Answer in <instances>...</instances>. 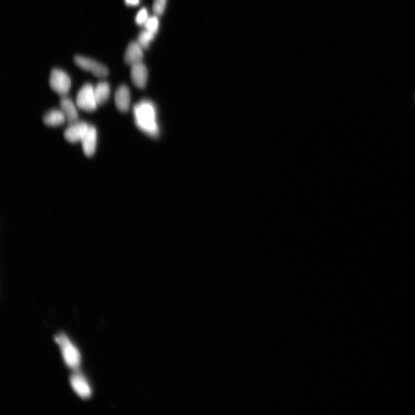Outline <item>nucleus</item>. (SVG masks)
Wrapping results in <instances>:
<instances>
[{"instance_id": "1", "label": "nucleus", "mask_w": 415, "mask_h": 415, "mask_svg": "<svg viewBox=\"0 0 415 415\" xmlns=\"http://www.w3.org/2000/svg\"><path fill=\"white\" fill-rule=\"evenodd\" d=\"M135 123L146 134L157 138L159 133L157 123V112L153 103L143 100L136 105L133 109Z\"/></svg>"}, {"instance_id": "2", "label": "nucleus", "mask_w": 415, "mask_h": 415, "mask_svg": "<svg viewBox=\"0 0 415 415\" xmlns=\"http://www.w3.org/2000/svg\"><path fill=\"white\" fill-rule=\"evenodd\" d=\"M60 346L65 363L72 370H77L81 364V352L69 338L64 333H59L55 337Z\"/></svg>"}, {"instance_id": "3", "label": "nucleus", "mask_w": 415, "mask_h": 415, "mask_svg": "<svg viewBox=\"0 0 415 415\" xmlns=\"http://www.w3.org/2000/svg\"><path fill=\"white\" fill-rule=\"evenodd\" d=\"M76 105L87 112H93L98 105L94 95V87L91 84H86L79 90L76 97Z\"/></svg>"}, {"instance_id": "4", "label": "nucleus", "mask_w": 415, "mask_h": 415, "mask_svg": "<svg viewBox=\"0 0 415 415\" xmlns=\"http://www.w3.org/2000/svg\"><path fill=\"white\" fill-rule=\"evenodd\" d=\"M49 85L56 93L66 95L70 90L71 81L66 72L59 69H54L51 72Z\"/></svg>"}, {"instance_id": "5", "label": "nucleus", "mask_w": 415, "mask_h": 415, "mask_svg": "<svg viewBox=\"0 0 415 415\" xmlns=\"http://www.w3.org/2000/svg\"><path fill=\"white\" fill-rule=\"evenodd\" d=\"M74 62L81 69L90 72L98 78H105L109 74L108 68L97 61L81 56H76Z\"/></svg>"}, {"instance_id": "6", "label": "nucleus", "mask_w": 415, "mask_h": 415, "mask_svg": "<svg viewBox=\"0 0 415 415\" xmlns=\"http://www.w3.org/2000/svg\"><path fill=\"white\" fill-rule=\"evenodd\" d=\"M72 389L78 396L83 399H89L92 395V389L85 375L80 372L74 373L70 377Z\"/></svg>"}, {"instance_id": "7", "label": "nucleus", "mask_w": 415, "mask_h": 415, "mask_svg": "<svg viewBox=\"0 0 415 415\" xmlns=\"http://www.w3.org/2000/svg\"><path fill=\"white\" fill-rule=\"evenodd\" d=\"M89 127V125L85 122H76L72 124L64 132L65 138L71 143L82 141Z\"/></svg>"}, {"instance_id": "8", "label": "nucleus", "mask_w": 415, "mask_h": 415, "mask_svg": "<svg viewBox=\"0 0 415 415\" xmlns=\"http://www.w3.org/2000/svg\"><path fill=\"white\" fill-rule=\"evenodd\" d=\"M84 153L87 157H92L96 150L97 142V129L93 126H90L85 136L81 141Z\"/></svg>"}, {"instance_id": "9", "label": "nucleus", "mask_w": 415, "mask_h": 415, "mask_svg": "<svg viewBox=\"0 0 415 415\" xmlns=\"http://www.w3.org/2000/svg\"><path fill=\"white\" fill-rule=\"evenodd\" d=\"M131 79L133 85L138 88L143 89L146 87L148 80V70L142 63L131 66Z\"/></svg>"}, {"instance_id": "10", "label": "nucleus", "mask_w": 415, "mask_h": 415, "mask_svg": "<svg viewBox=\"0 0 415 415\" xmlns=\"http://www.w3.org/2000/svg\"><path fill=\"white\" fill-rule=\"evenodd\" d=\"M143 49L140 47L138 42L132 41L129 44L125 53V62L129 66L142 63L143 60Z\"/></svg>"}, {"instance_id": "11", "label": "nucleus", "mask_w": 415, "mask_h": 415, "mask_svg": "<svg viewBox=\"0 0 415 415\" xmlns=\"http://www.w3.org/2000/svg\"><path fill=\"white\" fill-rule=\"evenodd\" d=\"M115 104L120 112L125 113L128 111L131 104V95L127 86H121L117 89L115 95Z\"/></svg>"}, {"instance_id": "12", "label": "nucleus", "mask_w": 415, "mask_h": 415, "mask_svg": "<svg viewBox=\"0 0 415 415\" xmlns=\"http://www.w3.org/2000/svg\"><path fill=\"white\" fill-rule=\"evenodd\" d=\"M60 106L68 123L71 124L76 123L78 113L73 101L70 98L64 97L61 100Z\"/></svg>"}, {"instance_id": "13", "label": "nucleus", "mask_w": 415, "mask_h": 415, "mask_svg": "<svg viewBox=\"0 0 415 415\" xmlns=\"http://www.w3.org/2000/svg\"><path fill=\"white\" fill-rule=\"evenodd\" d=\"M66 120V116L62 110H52L44 117V123L49 127L60 126L63 124Z\"/></svg>"}, {"instance_id": "14", "label": "nucleus", "mask_w": 415, "mask_h": 415, "mask_svg": "<svg viewBox=\"0 0 415 415\" xmlns=\"http://www.w3.org/2000/svg\"><path fill=\"white\" fill-rule=\"evenodd\" d=\"M110 93V86L107 82L99 83L94 87V95L98 106L104 104L108 101Z\"/></svg>"}, {"instance_id": "15", "label": "nucleus", "mask_w": 415, "mask_h": 415, "mask_svg": "<svg viewBox=\"0 0 415 415\" xmlns=\"http://www.w3.org/2000/svg\"><path fill=\"white\" fill-rule=\"evenodd\" d=\"M155 34L145 30L139 34L138 43L143 49H147L152 41L154 40Z\"/></svg>"}, {"instance_id": "16", "label": "nucleus", "mask_w": 415, "mask_h": 415, "mask_svg": "<svg viewBox=\"0 0 415 415\" xmlns=\"http://www.w3.org/2000/svg\"><path fill=\"white\" fill-rule=\"evenodd\" d=\"M144 26L145 30L154 33L156 35L158 33L159 27V21L158 16L155 15L153 17H149Z\"/></svg>"}, {"instance_id": "17", "label": "nucleus", "mask_w": 415, "mask_h": 415, "mask_svg": "<svg viewBox=\"0 0 415 415\" xmlns=\"http://www.w3.org/2000/svg\"><path fill=\"white\" fill-rule=\"evenodd\" d=\"M167 0H154L153 11L155 15L161 16L165 12Z\"/></svg>"}, {"instance_id": "18", "label": "nucleus", "mask_w": 415, "mask_h": 415, "mask_svg": "<svg viewBox=\"0 0 415 415\" xmlns=\"http://www.w3.org/2000/svg\"><path fill=\"white\" fill-rule=\"evenodd\" d=\"M148 18H149V17H148V11L146 8H143L136 15L135 22L137 25L143 26L146 24Z\"/></svg>"}, {"instance_id": "19", "label": "nucleus", "mask_w": 415, "mask_h": 415, "mask_svg": "<svg viewBox=\"0 0 415 415\" xmlns=\"http://www.w3.org/2000/svg\"><path fill=\"white\" fill-rule=\"evenodd\" d=\"M140 0H125V4L128 6L135 7L139 5Z\"/></svg>"}]
</instances>
